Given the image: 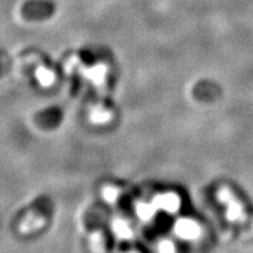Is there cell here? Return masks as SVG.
<instances>
[{"instance_id": "3957f363", "label": "cell", "mask_w": 253, "mask_h": 253, "mask_svg": "<svg viewBox=\"0 0 253 253\" xmlns=\"http://www.w3.org/2000/svg\"><path fill=\"white\" fill-rule=\"evenodd\" d=\"M163 207L167 208L168 210H173V209L177 208L178 205V199H177L175 196H166V198H162Z\"/></svg>"}, {"instance_id": "7a4b0ae2", "label": "cell", "mask_w": 253, "mask_h": 253, "mask_svg": "<svg viewBox=\"0 0 253 253\" xmlns=\"http://www.w3.org/2000/svg\"><path fill=\"white\" fill-rule=\"evenodd\" d=\"M178 231L182 236L188 237V238H194V237H197L199 233L198 226L196 225L195 223H192V221H184V223L179 224Z\"/></svg>"}, {"instance_id": "6da1fadb", "label": "cell", "mask_w": 253, "mask_h": 253, "mask_svg": "<svg viewBox=\"0 0 253 253\" xmlns=\"http://www.w3.org/2000/svg\"><path fill=\"white\" fill-rule=\"evenodd\" d=\"M220 199L227 204V218L231 220H240L245 216L244 209L242 204L238 203L233 196L227 190H223L220 192Z\"/></svg>"}]
</instances>
